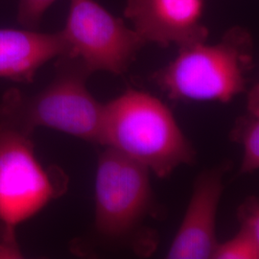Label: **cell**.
Instances as JSON below:
<instances>
[{"label": "cell", "instance_id": "9c48e42d", "mask_svg": "<svg viewBox=\"0 0 259 259\" xmlns=\"http://www.w3.org/2000/svg\"><path fill=\"white\" fill-rule=\"evenodd\" d=\"M68 53L62 31L41 33L25 28L0 29V78L31 83L42 65Z\"/></svg>", "mask_w": 259, "mask_h": 259}, {"label": "cell", "instance_id": "7a4b0ae2", "mask_svg": "<svg viewBox=\"0 0 259 259\" xmlns=\"http://www.w3.org/2000/svg\"><path fill=\"white\" fill-rule=\"evenodd\" d=\"M253 68V37L247 28L234 25L217 42L179 48L152 79L172 100L229 103L247 93Z\"/></svg>", "mask_w": 259, "mask_h": 259}, {"label": "cell", "instance_id": "8992f818", "mask_svg": "<svg viewBox=\"0 0 259 259\" xmlns=\"http://www.w3.org/2000/svg\"><path fill=\"white\" fill-rule=\"evenodd\" d=\"M62 33L68 56L80 59L92 73L124 74L146 46L123 19L95 0H70Z\"/></svg>", "mask_w": 259, "mask_h": 259}, {"label": "cell", "instance_id": "277c9868", "mask_svg": "<svg viewBox=\"0 0 259 259\" xmlns=\"http://www.w3.org/2000/svg\"><path fill=\"white\" fill-rule=\"evenodd\" d=\"M66 184L67 179L60 169H47L37 160L31 136L0 123V223L3 226V243L18 246L17 228L63 195Z\"/></svg>", "mask_w": 259, "mask_h": 259}, {"label": "cell", "instance_id": "ba28073f", "mask_svg": "<svg viewBox=\"0 0 259 259\" xmlns=\"http://www.w3.org/2000/svg\"><path fill=\"white\" fill-rule=\"evenodd\" d=\"M230 162L204 170L196 178L184 220L167 252L170 259L212 258L218 206L224 191L223 177Z\"/></svg>", "mask_w": 259, "mask_h": 259}, {"label": "cell", "instance_id": "4fadbf2b", "mask_svg": "<svg viewBox=\"0 0 259 259\" xmlns=\"http://www.w3.org/2000/svg\"><path fill=\"white\" fill-rule=\"evenodd\" d=\"M239 232L242 234L259 242V203L255 196H250L238 208Z\"/></svg>", "mask_w": 259, "mask_h": 259}, {"label": "cell", "instance_id": "3957f363", "mask_svg": "<svg viewBox=\"0 0 259 259\" xmlns=\"http://www.w3.org/2000/svg\"><path fill=\"white\" fill-rule=\"evenodd\" d=\"M93 74L83 62L71 56L57 59L53 80L41 92L28 96L11 89L0 101V123L31 136L46 127L100 144L104 104L88 88Z\"/></svg>", "mask_w": 259, "mask_h": 259}, {"label": "cell", "instance_id": "52a82bcc", "mask_svg": "<svg viewBox=\"0 0 259 259\" xmlns=\"http://www.w3.org/2000/svg\"><path fill=\"white\" fill-rule=\"evenodd\" d=\"M204 0H126L124 17L145 45L186 47L207 40Z\"/></svg>", "mask_w": 259, "mask_h": 259}, {"label": "cell", "instance_id": "5b68a950", "mask_svg": "<svg viewBox=\"0 0 259 259\" xmlns=\"http://www.w3.org/2000/svg\"><path fill=\"white\" fill-rule=\"evenodd\" d=\"M150 170L110 147L98 158L95 178V230L111 240L138 232L154 208Z\"/></svg>", "mask_w": 259, "mask_h": 259}, {"label": "cell", "instance_id": "30bf717a", "mask_svg": "<svg viewBox=\"0 0 259 259\" xmlns=\"http://www.w3.org/2000/svg\"><path fill=\"white\" fill-rule=\"evenodd\" d=\"M232 141L243 148L240 174H250L259 167V87L254 83L247 91V111L231 132Z\"/></svg>", "mask_w": 259, "mask_h": 259}, {"label": "cell", "instance_id": "6da1fadb", "mask_svg": "<svg viewBox=\"0 0 259 259\" xmlns=\"http://www.w3.org/2000/svg\"><path fill=\"white\" fill-rule=\"evenodd\" d=\"M100 145L118 151L159 178L183 164H192L196 157L166 105L135 89L104 104Z\"/></svg>", "mask_w": 259, "mask_h": 259}, {"label": "cell", "instance_id": "7c38bea8", "mask_svg": "<svg viewBox=\"0 0 259 259\" xmlns=\"http://www.w3.org/2000/svg\"><path fill=\"white\" fill-rule=\"evenodd\" d=\"M57 0H19L17 19L25 29L37 30L48 8Z\"/></svg>", "mask_w": 259, "mask_h": 259}, {"label": "cell", "instance_id": "8fae6325", "mask_svg": "<svg viewBox=\"0 0 259 259\" xmlns=\"http://www.w3.org/2000/svg\"><path fill=\"white\" fill-rule=\"evenodd\" d=\"M212 258H259V242L238 232L232 239L217 245Z\"/></svg>", "mask_w": 259, "mask_h": 259}]
</instances>
